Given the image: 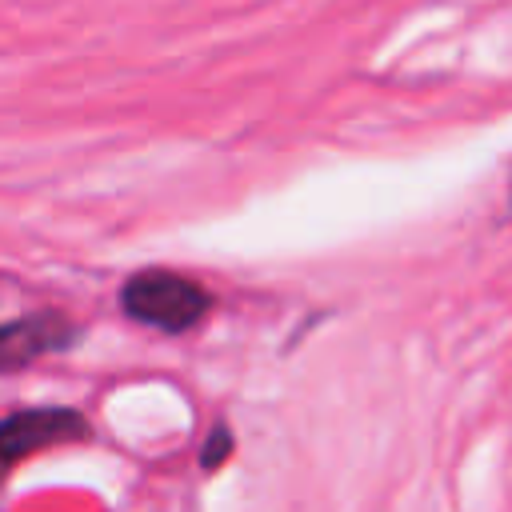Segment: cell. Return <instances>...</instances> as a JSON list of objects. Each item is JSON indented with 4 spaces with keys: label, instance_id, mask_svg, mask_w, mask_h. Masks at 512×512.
Listing matches in <instances>:
<instances>
[{
    "label": "cell",
    "instance_id": "4",
    "mask_svg": "<svg viewBox=\"0 0 512 512\" xmlns=\"http://www.w3.org/2000/svg\"><path fill=\"white\" fill-rule=\"evenodd\" d=\"M228 444H232L228 428H216V432H212V440H208V452H204V468H216V460H220V456H228Z\"/></svg>",
    "mask_w": 512,
    "mask_h": 512
},
{
    "label": "cell",
    "instance_id": "1",
    "mask_svg": "<svg viewBox=\"0 0 512 512\" xmlns=\"http://www.w3.org/2000/svg\"><path fill=\"white\" fill-rule=\"evenodd\" d=\"M120 304L140 324H152L160 332H184L204 320V312L212 308V296L200 280H188L168 268H144L128 276Z\"/></svg>",
    "mask_w": 512,
    "mask_h": 512
},
{
    "label": "cell",
    "instance_id": "3",
    "mask_svg": "<svg viewBox=\"0 0 512 512\" xmlns=\"http://www.w3.org/2000/svg\"><path fill=\"white\" fill-rule=\"evenodd\" d=\"M76 340V328L68 316L60 312H36V316H20L0 324V372L24 368L48 352H60Z\"/></svg>",
    "mask_w": 512,
    "mask_h": 512
},
{
    "label": "cell",
    "instance_id": "2",
    "mask_svg": "<svg viewBox=\"0 0 512 512\" xmlns=\"http://www.w3.org/2000/svg\"><path fill=\"white\" fill-rule=\"evenodd\" d=\"M88 436V424L80 412L72 408H28V412H12L0 420V472L12 468L16 460L52 448L60 440H76Z\"/></svg>",
    "mask_w": 512,
    "mask_h": 512
}]
</instances>
